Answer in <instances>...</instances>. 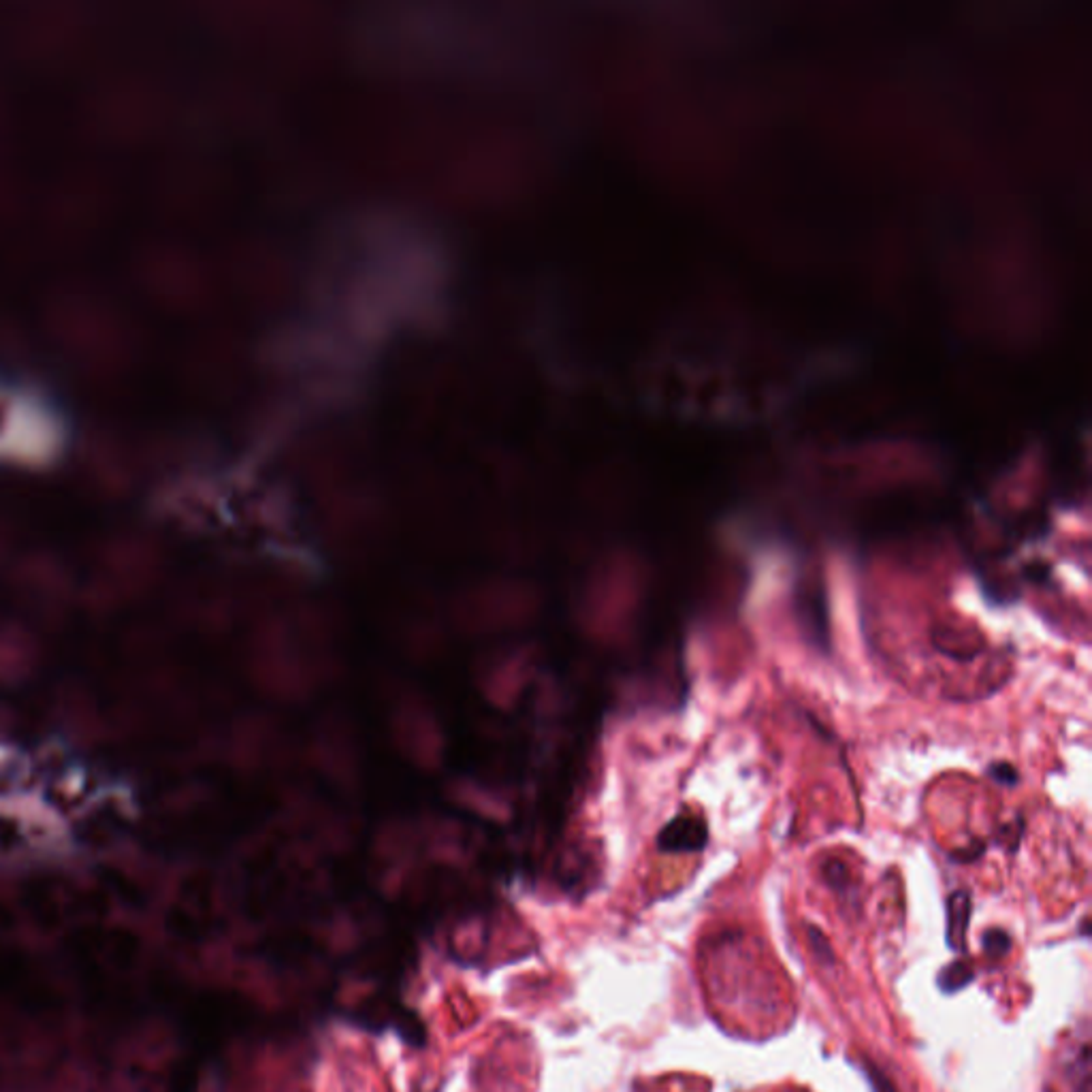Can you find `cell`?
<instances>
[{
    "mask_svg": "<svg viewBox=\"0 0 1092 1092\" xmlns=\"http://www.w3.org/2000/svg\"><path fill=\"white\" fill-rule=\"evenodd\" d=\"M354 1022L363 1024L365 1028H393V1031L405 1041L414 1045V1048H423L427 1041L425 1024L420 1022L414 1011L399 1007V1005H384V1007H371V1016H352Z\"/></svg>",
    "mask_w": 1092,
    "mask_h": 1092,
    "instance_id": "1",
    "label": "cell"
},
{
    "mask_svg": "<svg viewBox=\"0 0 1092 1092\" xmlns=\"http://www.w3.org/2000/svg\"><path fill=\"white\" fill-rule=\"evenodd\" d=\"M709 843V825L700 816H679L662 830L658 845L666 853H698Z\"/></svg>",
    "mask_w": 1092,
    "mask_h": 1092,
    "instance_id": "2",
    "label": "cell"
},
{
    "mask_svg": "<svg viewBox=\"0 0 1092 1092\" xmlns=\"http://www.w3.org/2000/svg\"><path fill=\"white\" fill-rule=\"evenodd\" d=\"M930 636L934 649L958 662H971L986 649L984 636L977 632V628H960L939 623V626L932 628Z\"/></svg>",
    "mask_w": 1092,
    "mask_h": 1092,
    "instance_id": "3",
    "label": "cell"
},
{
    "mask_svg": "<svg viewBox=\"0 0 1092 1092\" xmlns=\"http://www.w3.org/2000/svg\"><path fill=\"white\" fill-rule=\"evenodd\" d=\"M973 911V900L969 890H956L951 892L945 904V939L949 949L962 951L966 943V930H969Z\"/></svg>",
    "mask_w": 1092,
    "mask_h": 1092,
    "instance_id": "4",
    "label": "cell"
},
{
    "mask_svg": "<svg viewBox=\"0 0 1092 1092\" xmlns=\"http://www.w3.org/2000/svg\"><path fill=\"white\" fill-rule=\"evenodd\" d=\"M975 979V971L966 958H956L945 964L937 975V986L943 994H956Z\"/></svg>",
    "mask_w": 1092,
    "mask_h": 1092,
    "instance_id": "5",
    "label": "cell"
},
{
    "mask_svg": "<svg viewBox=\"0 0 1092 1092\" xmlns=\"http://www.w3.org/2000/svg\"><path fill=\"white\" fill-rule=\"evenodd\" d=\"M821 875H823V881L828 883L832 890L838 894V896H847L853 892V879H851V872L849 868L840 862V860H828L823 866H821Z\"/></svg>",
    "mask_w": 1092,
    "mask_h": 1092,
    "instance_id": "6",
    "label": "cell"
},
{
    "mask_svg": "<svg viewBox=\"0 0 1092 1092\" xmlns=\"http://www.w3.org/2000/svg\"><path fill=\"white\" fill-rule=\"evenodd\" d=\"M981 949L988 960H1003L1011 951V937L1003 928H988L981 934Z\"/></svg>",
    "mask_w": 1092,
    "mask_h": 1092,
    "instance_id": "7",
    "label": "cell"
},
{
    "mask_svg": "<svg viewBox=\"0 0 1092 1092\" xmlns=\"http://www.w3.org/2000/svg\"><path fill=\"white\" fill-rule=\"evenodd\" d=\"M862 1073L868 1080L872 1092H898V1088L890 1080V1075H887L883 1069H879L875 1063H870V1060H864L862 1063Z\"/></svg>",
    "mask_w": 1092,
    "mask_h": 1092,
    "instance_id": "8",
    "label": "cell"
},
{
    "mask_svg": "<svg viewBox=\"0 0 1092 1092\" xmlns=\"http://www.w3.org/2000/svg\"><path fill=\"white\" fill-rule=\"evenodd\" d=\"M988 777L992 779V782H996L998 786H1005V788H1013L1020 784V775L1016 771V767L1009 762H992L988 767Z\"/></svg>",
    "mask_w": 1092,
    "mask_h": 1092,
    "instance_id": "9",
    "label": "cell"
},
{
    "mask_svg": "<svg viewBox=\"0 0 1092 1092\" xmlns=\"http://www.w3.org/2000/svg\"><path fill=\"white\" fill-rule=\"evenodd\" d=\"M809 943H811V947H814V954L818 956L819 962L834 964L832 945H830L828 939H825V934L819 928L809 926Z\"/></svg>",
    "mask_w": 1092,
    "mask_h": 1092,
    "instance_id": "10",
    "label": "cell"
},
{
    "mask_svg": "<svg viewBox=\"0 0 1092 1092\" xmlns=\"http://www.w3.org/2000/svg\"><path fill=\"white\" fill-rule=\"evenodd\" d=\"M986 847H988V845L984 843V840L975 838V840H971V843L966 845V847H960V849H956V851H951L949 857H951V860H954V862H958V864H971V862L977 860V857H981V855L986 853Z\"/></svg>",
    "mask_w": 1092,
    "mask_h": 1092,
    "instance_id": "11",
    "label": "cell"
},
{
    "mask_svg": "<svg viewBox=\"0 0 1092 1092\" xmlns=\"http://www.w3.org/2000/svg\"><path fill=\"white\" fill-rule=\"evenodd\" d=\"M1024 574H1026V579H1028V581H1033V583H1041L1043 579H1048V574H1050V568H1048V566H1045V564H1041V561H1037V564H1031V566H1026V572H1024Z\"/></svg>",
    "mask_w": 1092,
    "mask_h": 1092,
    "instance_id": "12",
    "label": "cell"
}]
</instances>
